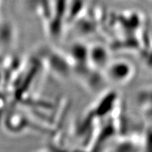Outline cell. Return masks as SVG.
I'll use <instances>...</instances> for the list:
<instances>
[{"label":"cell","mask_w":152,"mask_h":152,"mask_svg":"<svg viewBox=\"0 0 152 152\" xmlns=\"http://www.w3.org/2000/svg\"><path fill=\"white\" fill-rule=\"evenodd\" d=\"M104 71L106 78L116 84H123L128 82L133 74L132 66L125 61L109 63Z\"/></svg>","instance_id":"6da1fadb"},{"label":"cell","mask_w":152,"mask_h":152,"mask_svg":"<svg viewBox=\"0 0 152 152\" xmlns=\"http://www.w3.org/2000/svg\"><path fill=\"white\" fill-rule=\"evenodd\" d=\"M88 61L96 70H104L109 64V54L106 49L96 45L88 49Z\"/></svg>","instance_id":"7a4b0ae2"},{"label":"cell","mask_w":152,"mask_h":152,"mask_svg":"<svg viewBox=\"0 0 152 152\" xmlns=\"http://www.w3.org/2000/svg\"><path fill=\"white\" fill-rule=\"evenodd\" d=\"M137 103L147 119L152 121V87L142 90L137 95Z\"/></svg>","instance_id":"3957f363"},{"label":"cell","mask_w":152,"mask_h":152,"mask_svg":"<svg viewBox=\"0 0 152 152\" xmlns=\"http://www.w3.org/2000/svg\"><path fill=\"white\" fill-rule=\"evenodd\" d=\"M143 147V152H152V131L148 133L146 136Z\"/></svg>","instance_id":"277c9868"}]
</instances>
